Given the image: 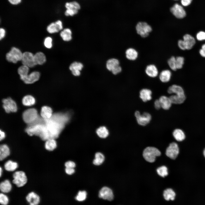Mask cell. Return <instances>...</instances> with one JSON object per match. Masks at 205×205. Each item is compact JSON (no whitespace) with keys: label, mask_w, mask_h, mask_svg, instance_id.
Returning <instances> with one entry per match:
<instances>
[{"label":"cell","mask_w":205,"mask_h":205,"mask_svg":"<svg viewBox=\"0 0 205 205\" xmlns=\"http://www.w3.org/2000/svg\"><path fill=\"white\" fill-rule=\"evenodd\" d=\"M161 153L157 148L153 147H148L144 150L143 155L147 162L153 163L155 161L157 156L160 155Z\"/></svg>","instance_id":"obj_1"},{"label":"cell","mask_w":205,"mask_h":205,"mask_svg":"<svg viewBox=\"0 0 205 205\" xmlns=\"http://www.w3.org/2000/svg\"><path fill=\"white\" fill-rule=\"evenodd\" d=\"M22 55L23 53L19 49L13 47L6 54V57L8 61L15 63L21 60Z\"/></svg>","instance_id":"obj_2"},{"label":"cell","mask_w":205,"mask_h":205,"mask_svg":"<svg viewBox=\"0 0 205 205\" xmlns=\"http://www.w3.org/2000/svg\"><path fill=\"white\" fill-rule=\"evenodd\" d=\"M22 117L24 121L28 124L34 122L38 118L37 111L34 108L25 110L23 113Z\"/></svg>","instance_id":"obj_3"},{"label":"cell","mask_w":205,"mask_h":205,"mask_svg":"<svg viewBox=\"0 0 205 205\" xmlns=\"http://www.w3.org/2000/svg\"><path fill=\"white\" fill-rule=\"evenodd\" d=\"M13 183L17 187L23 186L27 182V179L25 173L22 171H17L13 175Z\"/></svg>","instance_id":"obj_4"},{"label":"cell","mask_w":205,"mask_h":205,"mask_svg":"<svg viewBox=\"0 0 205 205\" xmlns=\"http://www.w3.org/2000/svg\"><path fill=\"white\" fill-rule=\"evenodd\" d=\"M136 30L138 34L142 37L145 38L149 36L152 30V28L146 22H140L136 26Z\"/></svg>","instance_id":"obj_5"},{"label":"cell","mask_w":205,"mask_h":205,"mask_svg":"<svg viewBox=\"0 0 205 205\" xmlns=\"http://www.w3.org/2000/svg\"><path fill=\"white\" fill-rule=\"evenodd\" d=\"M66 10L65 14L66 16H73L77 14L80 8L79 4L75 1L66 3L65 5Z\"/></svg>","instance_id":"obj_6"},{"label":"cell","mask_w":205,"mask_h":205,"mask_svg":"<svg viewBox=\"0 0 205 205\" xmlns=\"http://www.w3.org/2000/svg\"><path fill=\"white\" fill-rule=\"evenodd\" d=\"M134 115L138 124L142 126H145L148 124L151 118L150 114L147 112H144L141 114L139 111H136Z\"/></svg>","instance_id":"obj_7"},{"label":"cell","mask_w":205,"mask_h":205,"mask_svg":"<svg viewBox=\"0 0 205 205\" xmlns=\"http://www.w3.org/2000/svg\"><path fill=\"white\" fill-rule=\"evenodd\" d=\"M3 107L6 112H15L17 111V106L16 102L10 98L2 100Z\"/></svg>","instance_id":"obj_8"},{"label":"cell","mask_w":205,"mask_h":205,"mask_svg":"<svg viewBox=\"0 0 205 205\" xmlns=\"http://www.w3.org/2000/svg\"><path fill=\"white\" fill-rule=\"evenodd\" d=\"M179 152V149L177 144L173 142L169 144L166 150V154L170 158L175 159L178 156Z\"/></svg>","instance_id":"obj_9"},{"label":"cell","mask_w":205,"mask_h":205,"mask_svg":"<svg viewBox=\"0 0 205 205\" xmlns=\"http://www.w3.org/2000/svg\"><path fill=\"white\" fill-rule=\"evenodd\" d=\"M23 65L29 67H32L35 65L34 59V55L29 52H25L23 53L21 60Z\"/></svg>","instance_id":"obj_10"},{"label":"cell","mask_w":205,"mask_h":205,"mask_svg":"<svg viewBox=\"0 0 205 205\" xmlns=\"http://www.w3.org/2000/svg\"><path fill=\"white\" fill-rule=\"evenodd\" d=\"M171 13L176 17L182 19L186 15V13L183 7L178 3H176L171 8Z\"/></svg>","instance_id":"obj_11"},{"label":"cell","mask_w":205,"mask_h":205,"mask_svg":"<svg viewBox=\"0 0 205 205\" xmlns=\"http://www.w3.org/2000/svg\"><path fill=\"white\" fill-rule=\"evenodd\" d=\"M99 197L104 200L109 201L112 200L114 198V195L112 190L109 188L104 187L99 192Z\"/></svg>","instance_id":"obj_12"},{"label":"cell","mask_w":205,"mask_h":205,"mask_svg":"<svg viewBox=\"0 0 205 205\" xmlns=\"http://www.w3.org/2000/svg\"><path fill=\"white\" fill-rule=\"evenodd\" d=\"M40 76V74L39 72L34 71L28 74L21 80L26 84H32L38 81Z\"/></svg>","instance_id":"obj_13"},{"label":"cell","mask_w":205,"mask_h":205,"mask_svg":"<svg viewBox=\"0 0 205 205\" xmlns=\"http://www.w3.org/2000/svg\"><path fill=\"white\" fill-rule=\"evenodd\" d=\"M63 27L62 22L60 20H58L48 25L47 28V30L50 33H54L59 32L62 29Z\"/></svg>","instance_id":"obj_14"},{"label":"cell","mask_w":205,"mask_h":205,"mask_svg":"<svg viewBox=\"0 0 205 205\" xmlns=\"http://www.w3.org/2000/svg\"><path fill=\"white\" fill-rule=\"evenodd\" d=\"M83 66V65L81 63L75 62L70 64L69 69L73 75L78 76L80 75V71L82 69Z\"/></svg>","instance_id":"obj_15"},{"label":"cell","mask_w":205,"mask_h":205,"mask_svg":"<svg viewBox=\"0 0 205 205\" xmlns=\"http://www.w3.org/2000/svg\"><path fill=\"white\" fill-rule=\"evenodd\" d=\"M145 72L146 75L151 78H155L158 75L159 72L156 66L153 64H150L147 65L145 69Z\"/></svg>","instance_id":"obj_16"},{"label":"cell","mask_w":205,"mask_h":205,"mask_svg":"<svg viewBox=\"0 0 205 205\" xmlns=\"http://www.w3.org/2000/svg\"><path fill=\"white\" fill-rule=\"evenodd\" d=\"M183 40L185 45L186 50L192 49L196 44V40L191 35L186 34L183 37Z\"/></svg>","instance_id":"obj_17"},{"label":"cell","mask_w":205,"mask_h":205,"mask_svg":"<svg viewBox=\"0 0 205 205\" xmlns=\"http://www.w3.org/2000/svg\"><path fill=\"white\" fill-rule=\"evenodd\" d=\"M27 201L30 205H37L40 202V197L35 193L32 192L27 195L26 197Z\"/></svg>","instance_id":"obj_18"},{"label":"cell","mask_w":205,"mask_h":205,"mask_svg":"<svg viewBox=\"0 0 205 205\" xmlns=\"http://www.w3.org/2000/svg\"><path fill=\"white\" fill-rule=\"evenodd\" d=\"M125 54L126 58L131 61L136 60L138 56V52L136 49L133 48H127L125 51Z\"/></svg>","instance_id":"obj_19"},{"label":"cell","mask_w":205,"mask_h":205,"mask_svg":"<svg viewBox=\"0 0 205 205\" xmlns=\"http://www.w3.org/2000/svg\"><path fill=\"white\" fill-rule=\"evenodd\" d=\"M171 76L172 73L170 70L168 69H164L160 73L159 78L161 82L166 83L170 81Z\"/></svg>","instance_id":"obj_20"},{"label":"cell","mask_w":205,"mask_h":205,"mask_svg":"<svg viewBox=\"0 0 205 205\" xmlns=\"http://www.w3.org/2000/svg\"><path fill=\"white\" fill-rule=\"evenodd\" d=\"M140 97L144 102H146L151 100L152 98V92L151 90L144 88L142 89L140 92Z\"/></svg>","instance_id":"obj_21"},{"label":"cell","mask_w":205,"mask_h":205,"mask_svg":"<svg viewBox=\"0 0 205 205\" xmlns=\"http://www.w3.org/2000/svg\"><path fill=\"white\" fill-rule=\"evenodd\" d=\"M168 93L170 94H174L177 95L184 94V90L181 86L173 84L170 86L167 89Z\"/></svg>","instance_id":"obj_22"},{"label":"cell","mask_w":205,"mask_h":205,"mask_svg":"<svg viewBox=\"0 0 205 205\" xmlns=\"http://www.w3.org/2000/svg\"><path fill=\"white\" fill-rule=\"evenodd\" d=\"M161 107L165 110L169 109L171 107L172 103L169 98L165 96H162L159 99Z\"/></svg>","instance_id":"obj_23"},{"label":"cell","mask_w":205,"mask_h":205,"mask_svg":"<svg viewBox=\"0 0 205 205\" xmlns=\"http://www.w3.org/2000/svg\"><path fill=\"white\" fill-rule=\"evenodd\" d=\"M52 111L51 108L48 106H43L41 111V116L44 120L50 119L52 116Z\"/></svg>","instance_id":"obj_24"},{"label":"cell","mask_w":205,"mask_h":205,"mask_svg":"<svg viewBox=\"0 0 205 205\" xmlns=\"http://www.w3.org/2000/svg\"><path fill=\"white\" fill-rule=\"evenodd\" d=\"M34 59L36 65H42L45 62L46 60L45 55L41 52H37L34 55Z\"/></svg>","instance_id":"obj_25"},{"label":"cell","mask_w":205,"mask_h":205,"mask_svg":"<svg viewBox=\"0 0 205 205\" xmlns=\"http://www.w3.org/2000/svg\"><path fill=\"white\" fill-rule=\"evenodd\" d=\"M119 65L120 62L118 60L115 58H112L107 60L106 64V67L108 70L111 71Z\"/></svg>","instance_id":"obj_26"},{"label":"cell","mask_w":205,"mask_h":205,"mask_svg":"<svg viewBox=\"0 0 205 205\" xmlns=\"http://www.w3.org/2000/svg\"><path fill=\"white\" fill-rule=\"evenodd\" d=\"M10 154L9 148L6 144L1 145L0 147V159L2 161Z\"/></svg>","instance_id":"obj_27"},{"label":"cell","mask_w":205,"mask_h":205,"mask_svg":"<svg viewBox=\"0 0 205 205\" xmlns=\"http://www.w3.org/2000/svg\"><path fill=\"white\" fill-rule=\"evenodd\" d=\"M169 97L172 103L175 104H181L186 99L185 94L182 95L174 94L171 95Z\"/></svg>","instance_id":"obj_28"},{"label":"cell","mask_w":205,"mask_h":205,"mask_svg":"<svg viewBox=\"0 0 205 205\" xmlns=\"http://www.w3.org/2000/svg\"><path fill=\"white\" fill-rule=\"evenodd\" d=\"M12 185L9 181L6 180L1 182L0 184V189L3 192L7 193L10 192L12 189Z\"/></svg>","instance_id":"obj_29"},{"label":"cell","mask_w":205,"mask_h":205,"mask_svg":"<svg viewBox=\"0 0 205 205\" xmlns=\"http://www.w3.org/2000/svg\"><path fill=\"white\" fill-rule=\"evenodd\" d=\"M72 34L71 30L69 28H66L61 32L60 36L64 41H69L72 38Z\"/></svg>","instance_id":"obj_30"},{"label":"cell","mask_w":205,"mask_h":205,"mask_svg":"<svg viewBox=\"0 0 205 205\" xmlns=\"http://www.w3.org/2000/svg\"><path fill=\"white\" fill-rule=\"evenodd\" d=\"M173 135L175 139L178 141H182L185 138L184 132L180 129L175 130L173 132Z\"/></svg>","instance_id":"obj_31"},{"label":"cell","mask_w":205,"mask_h":205,"mask_svg":"<svg viewBox=\"0 0 205 205\" xmlns=\"http://www.w3.org/2000/svg\"><path fill=\"white\" fill-rule=\"evenodd\" d=\"M18 167V163L11 160L7 161L5 164V169L8 171H15Z\"/></svg>","instance_id":"obj_32"},{"label":"cell","mask_w":205,"mask_h":205,"mask_svg":"<svg viewBox=\"0 0 205 205\" xmlns=\"http://www.w3.org/2000/svg\"><path fill=\"white\" fill-rule=\"evenodd\" d=\"M175 193L171 188H168L165 190L163 193V196L165 199L167 201L175 199Z\"/></svg>","instance_id":"obj_33"},{"label":"cell","mask_w":205,"mask_h":205,"mask_svg":"<svg viewBox=\"0 0 205 205\" xmlns=\"http://www.w3.org/2000/svg\"><path fill=\"white\" fill-rule=\"evenodd\" d=\"M56 141L54 139H50L46 141L45 144V148L49 151H52L57 147Z\"/></svg>","instance_id":"obj_34"},{"label":"cell","mask_w":205,"mask_h":205,"mask_svg":"<svg viewBox=\"0 0 205 205\" xmlns=\"http://www.w3.org/2000/svg\"><path fill=\"white\" fill-rule=\"evenodd\" d=\"M29 68L28 66L23 65L18 68V72L21 79L28 75Z\"/></svg>","instance_id":"obj_35"},{"label":"cell","mask_w":205,"mask_h":205,"mask_svg":"<svg viewBox=\"0 0 205 205\" xmlns=\"http://www.w3.org/2000/svg\"><path fill=\"white\" fill-rule=\"evenodd\" d=\"M35 102L34 98L30 95H26L24 97L22 100L23 104L26 106H30L34 104Z\"/></svg>","instance_id":"obj_36"},{"label":"cell","mask_w":205,"mask_h":205,"mask_svg":"<svg viewBox=\"0 0 205 205\" xmlns=\"http://www.w3.org/2000/svg\"><path fill=\"white\" fill-rule=\"evenodd\" d=\"M95 157L93 161V163L96 165H99L102 164L104 160V155L100 152L96 153L95 154Z\"/></svg>","instance_id":"obj_37"},{"label":"cell","mask_w":205,"mask_h":205,"mask_svg":"<svg viewBox=\"0 0 205 205\" xmlns=\"http://www.w3.org/2000/svg\"><path fill=\"white\" fill-rule=\"evenodd\" d=\"M97 133L100 137L103 138H105L108 134V130L104 126L99 128L97 131Z\"/></svg>","instance_id":"obj_38"},{"label":"cell","mask_w":205,"mask_h":205,"mask_svg":"<svg viewBox=\"0 0 205 205\" xmlns=\"http://www.w3.org/2000/svg\"><path fill=\"white\" fill-rule=\"evenodd\" d=\"M167 64L169 68L173 71H176V57L173 56L169 58L167 61Z\"/></svg>","instance_id":"obj_39"},{"label":"cell","mask_w":205,"mask_h":205,"mask_svg":"<svg viewBox=\"0 0 205 205\" xmlns=\"http://www.w3.org/2000/svg\"><path fill=\"white\" fill-rule=\"evenodd\" d=\"M157 171L159 176L163 177H164L168 175L167 168L165 166H162L158 168L157 169Z\"/></svg>","instance_id":"obj_40"},{"label":"cell","mask_w":205,"mask_h":205,"mask_svg":"<svg viewBox=\"0 0 205 205\" xmlns=\"http://www.w3.org/2000/svg\"><path fill=\"white\" fill-rule=\"evenodd\" d=\"M184 59L183 57L178 56L176 57V65L177 69H182L184 63Z\"/></svg>","instance_id":"obj_41"},{"label":"cell","mask_w":205,"mask_h":205,"mask_svg":"<svg viewBox=\"0 0 205 205\" xmlns=\"http://www.w3.org/2000/svg\"><path fill=\"white\" fill-rule=\"evenodd\" d=\"M87 193L85 191H80L75 197V199L79 201H82L86 198Z\"/></svg>","instance_id":"obj_42"},{"label":"cell","mask_w":205,"mask_h":205,"mask_svg":"<svg viewBox=\"0 0 205 205\" xmlns=\"http://www.w3.org/2000/svg\"><path fill=\"white\" fill-rule=\"evenodd\" d=\"M9 202L8 197L5 194L1 193L0 194V203L3 205H7Z\"/></svg>","instance_id":"obj_43"},{"label":"cell","mask_w":205,"mask_h":205,"mask_svg":"<svg viewBox=\"0 0 205 205\" xmlns=\"http://www.w3.org/2000/svg\"><path fill=\"white\" fill-rule=\"evenodd\" d=\"M44 44L46 48H50L52 46V39L50 37H48L44 40Z\"/></svg>","instance_id":"obj_44"},{"label":"cell","mask_w":205,"mask_h":205,"mask_svg":"<svg viewBox=\"0 0 205 205\" xmlns=\"http://www.w3.org/2000/svg\"><path fill=\"white\" fill-rule=\"evenodd\" d=\"M196 38L199 41L205 40V32L202 31L198 32L196 34Z\"/></svg>","instance_id":"obj_45"},{"label":"cell","mask_w":205,"mask_h":205,"mask_svg":"<svg viewBox=\"0 0 205 205\" xmlns=\"http://www.w3.org/2000/svg\"><path fill=\"white\" fill-rule=\"evenodd\" d=\"M178 46L181 50H186V47L184 41L183 40H179L178 41Z\"/></svg>","instance_id":"obj_46"},{"label":"cell","mask_w":205,"mask_h":205,"mask_svg":"<svg viewBox=\"0 0 205 205\" xmlns=\"http://www.w3.org/2000/svg\"><path fill=\"white\" fill-rule=\"evenodd\" d=\"M122 71V68L119 65L114 69L111 72L114 75H116L120 73Z\"/></svg>","instance_id":"obj_47"},{"label":"cell","mask_w":205,"mask_h":205,"mask_svg":"<svg viewBox=\"0 0 205 205\" xmlns=\"http://www.w3.org/2000/svg\"><path fill=\"white\" fill-rule=\"evenodd\" d=\"M65 168H74L75 166V164L72 161H68L65 162Z\"/></svg>","instance_id":"obj_48"},{"label":"cell","mask_w":205,"mask_h":205,"mask_svg":"<svg viewBox=\"0 0 205 205\" xmlns=\"http://www.w3.org/2000/svg\"><path fill=\"white\" fill-rule=\"evenodd\" d=\"M154 105L155 108L156 109H159L161 108L159 99H157L155 100L154 102Z\"/></svg>","instance_id":"obj_49"},{"label":"cell","mask_w":205,"mask_h":205,"mask_svg":"<svg viewBox=\"0 0 205 205\" xmlns=\"http://www.w3.org/2000/svg\"><path fill=\"white\" fill-rule=\"evenodd\" d=\"M65 171L66 173L69 175H71L75 172V170L73 168H65Z\"/></svg>","instance_id":"obj_50"},{"label":"cell","mask_w":205,"mask_h":205,"mask_svg":"<svg viewBox=\"0 0 205 205\" xmlns=\"http://www.w3.org/2000/svg\"><path fill=\"white\" fill-rule=\"evenodd\" d=\"M192 0H181V3L184 6H186L189 5L191 3Z\"/></svg>","instance_id":"obj_51"},{"label":"cell","mask_w":205,"mask_h":205,"mask_svg":"<svg viewBox=\"0 0 205 205\" xmlns=\"http://www.w3.org/2000/svg\"><path fill=\"white\" fill-rule=\"evenodd\" d=\"M5 30L3 28H1L0 29V39L1 40L5 36Z\"/></svg>","instance_id":"obj_52"},{"label":"cell","mask_w":205,"mask_h":205,"mask_svg":"<svg viewBox=\"0 0 205 205\" xmlns=\"http://www.w3.org/2000/svg\"><path fill=\"white\" fill-rule=\"evenodd\" d=\"M8 1L11 4L16 5L20 3L21 0H8Z\"/></svg>","instance_id":"obj_53"},{"label":"cell","mask_w":205,"mask_h":205,"mask_svg":"<svg viewBox=\"0 0 205 205\" xmlns=\"http://www.w3.org/2000/svg\"><path fill=\"white\" fill-rule=\"evenodd\" d=\"M199 53L202 57L205 58V51L204 50L200 49L199 50Z\"/></svg>","instance_id":"obj_54"},{"label":"cell","mask_w":205,"mask_h":205,"mask_svg":"<svg viewBox=\"0 0 205 205\" xmlns=\"http://www.w3.org/2000/svg\"><path fill=\"white\" fill-rule=\"evenodd\" d=\"M5 137V135L4 132L0 130V140L1 141Z\"/></svg>","instance_id":"obj_55"},{"label":"cell","mask_w":205,"mask_h":205,"mask_svg":"<svg viewBox=\"0 0 205 205\" xmlns=\"http://www.w3.org/2000/svg\"><path fill=\"white\" fill-rule=\"evenodd\" d=\"M201 48L205 51V43L202 45L201 46Z\"/></svg>","instance_id":"obj_56"},{"label":"cell","mask_w":205,"mask_h":205,"mask_svg":"<svg viewBox=\"0 0 205 205\" xmlns=\"http://www.w3.org/2000/svg\"><path fill=\"white\" fill-rule=\"evenodd\" d=\"M2 168H1V167H0V177H1V174H2Z\"/></svg>","instance_id":"obj_57"},{"label":"cell","mask_w":205,"mask_h":205,"mask_svg":"<svg viewBox=\"0 0 205 205\" xmlns=\"http://www.w3.org/2000/svg\"><path fill=\"white\" fill-rule=\"evenodd\" d=\"M203 154H204V157H205V149H204V151H203Z\"/></svg>","instance_id":"obj_58"},{"label":"cell","mask_w":205,"mask_h":205,"mask_svg":"<svg viewBox=\"0 0 205 205\" xmlns=\"http://www.w3.org/2000/svg\"></svg>","instance_id":"obj_59"}]
</instances>
